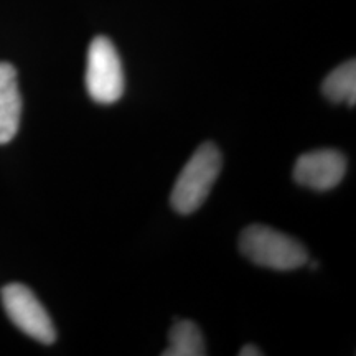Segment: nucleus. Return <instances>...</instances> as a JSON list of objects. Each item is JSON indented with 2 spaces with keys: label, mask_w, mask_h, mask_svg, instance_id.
<instances>
[{
  "label": "nucleus",
  "mask_w": 356,
  "mask_h": 356,
  "mask_svg": "<svg viewBox=\"0 0 356 356\" xmlns=\"http://www.w3.org/2000/svg\"><path fill=\"white\" fill-rule=\"evenodd\" d=\"M222 159L213 142H204L195 150L172 188V208L180 215H191L208 198L221 172Z\"/></svg>",
  "instance_id": "1"
},
{
  "label": "nucleus",
  "mask_w": 356,
  "mask_h": 356,
  "mask_svg": "<svg viewBox=\"0 0 356 356\" xmlns=\"http://www.w3.org/2000/svg\"><path fill=\"white\" fill-rule=\"evenodd\" d=\"M239 249L256 266L274 270H293L309 262V254L302 243L262 225L248 226L243 231Z\"/></svg>",
  "instance_id": "2"
},
{
  "label": "nucleus",
  "mask_w": 356,
  "mask_h": 356,
  "mask_svg": "<svg viewBox=\"0 0 356 356\" xmlns=\"http://www.w3.org/2000/svg\"><path fill=\"white\" fill-rule=\"evenodd\" d=\"M86 89L97 104H113L124 95V71L114 43L96 37L89 44L86 63Z\"/></svg>",
  "instance_id": "3"
},
{
  "label": "nucleus",
  "mask_w": 356,
  "mask_h": 356,
  "mask_svg": "<svg viewBox=\"0 0 356 356\" xmlns=\"http://www.w3.org/2000/svg\"><path fill=\"white\" fill-rule=\"evenodd\" d=\"M2 305L7 317L25 335L43 345L55 343L56 330L50 315L29 287L19 282L8 284L2 289Z\"/></svg>",
  "instance_id": "4"
},
{
  "label": "nucleus",
  "mask_w": 356,
  "mask_h": 356,
  "mask_svg": "<svg viewBox=\"0 0 356 356\" xmlns=\"http://www.w3.org/2000/svg\"><path fill=\"white\" fill-rule=\"evenodd\" d=\"M346 157L333 149L307 152L297 159L293 167V180L307 188L327 191L343 180Z\"/></svg>",
  "instance_id": "5"
},
{
  "label": "nucleus",
  "mask_w": 356,
  "mask_h": 356,
  "mask_svg": "<svg viewBox=\"0 0 356 356\" xmlns=\"http://www.w3.org/2000/svg\"><path fill=\"white\" fill-rule=\"evenodd\" d=\"M22 96L17 70L10 63H0V145L10 142L20 127Z\"/></svg>",
  "instance_id": "6"
},
{
  "label": "nucleus",
  "mask_w": 356,
  "mask_h": 356,
  "mask_svg": "<svg viewBox=\"0 0 356 356\" xmlns=\"http://www.w3.org/2000/svg\"><path fill=\"white\" fill-rule=\"evenodd\" d=\"M163 356H203L207 355L203 335L191 320H178L168 333V346Z\"/></svg>",
  "instance_id": "7"
},
{
  "label": "nucleus",
  "mask_w": 356,
  "mask_h": 356,
  "mask_svg": "<svg viewBox=\"0 0 356 356\" xmlns=\"http://www.w3.org/2000/svg\"><path fill=\"white\" fill-rule=\"evenodd\" d=\"M323 95L332 102L356 104V61L350 60L340 65L325 78L322 84Z\"/></svg>",
  "instance_id": "8"
},
{
  "label": "nucleus",
  "mask_w": 356,
  "mask_h": 356,
  "mask_svg": "<svg viewBox=\"0 0 356 356\" xmlns=\"http://www.w3.org/2000/svg\"><path fill=\"white\" fill-rule=\"evenodd\" d=\"M262 351L254 345H244L241 351H239V356H261Z\"/></svg>",
  "instance_id": "9"
}]
</instances>
